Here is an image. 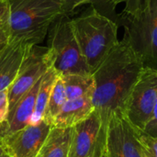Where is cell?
<instances>
[{
    "mask_svg": "<svg viewBox=\"0 0 157 157\" xmlns=\"http://www.w3.org/2000/svg\"><path fill=\"white\" fill-rule=\"evenodd\" d=\"M143 68L140 58L122 39L93 72V104L106 127L114 112L123 110Z\"/></svg>",
    "mask_w": 157,
    "mask_h": 157,
    "instance_id": "1",
    "label": "cell"
},
{
    "mask_svg": "<svg viewBox=\"0 0 157 157\" xmlns=\"http://www.w3.org/2000/svg\"><path fill=\"white\" fill-rule=\"evenodd\" d=\"M71 21L82 54L93 74L120 42L119 24L93 6L71 18Z\"/></svg>",
    "mask_w": 157,
    "mask_h": 157,
    "instance_id": "2",
    "label": "cell"
},
{
    "mask_svg": "<svg viewBox=\"0 0 157 157\" xmlns=\"http://www.w3.org/2000/svg\"><path fill=\"white\" fill-rule=\"evenodd\" d=\"M9 42L39 45L52 24L63 16L62 0H8Z\"/></svg>",
    "mask_w": 157,
    "mask_h": 157,
    "instance_id": "3",
    "label": "cell"
},
{
    "mask_svg": "<svg viewBox=\"0 0 157 157\" xmlns=\"http://www.w3.org/2000/svg\"><path fill=\"white\" fill-rule=\"evenodd\" d=\"M117 23L144 67L157 72V0H142L134 12L118 15Z\"/></svg>",
    "mask_w": 157,
    "mask_h": 157,
    "instance_id": "4",
    "label": "cell"
},
{
    "mask_svg": "<svg viewBox=\"0 0 157 157\" xmlns=\"http://www.w3.org/2000/svg\"><path fill=\"white\" fill-rule=\"evenodd\" d=\"M52 68L58 75H92L76 40L69 16L59 17L48 31Z\"/></svg>",
    "mask_w": 157,
    "mask_h": 157,
    "instance_id": "5",
    "label": "cell"
},
{
    "mask_svg": "<svg viewBox=\"0 0 157 157\" xmlns=\"http://www.w3.org/2000/svg\"><path fill=\"white\" fill-rule=\"evenodd\" d=\"M156 97L157 72L144 67L122 110L132 126L144 132L152 118Z\"/></svg>",
    "mask_w": 157,
    "mask_h": 157,
    "instance_id": "6",
    "label": "cell"
},
{
    "mask_svg": "<svg viewBox=\"0 0 157 157\" xmlns=\"http://www.w3.org/2000/svg\"><path fill=\"white\" fill-rule=\"evenodd\" d=\"M50 68H52V58L48 47L31 46L20 65L14 82L8 87L10 109Z\"/></svg>",
    "mask_w": 157,
    "mask_h": 157,
    "instance_id": "7",
    "label": "cell"
},
{
    "mask_svg": "<svg viewBox=\"0 0 157 157\" xmlns=\"http://www.w3.org/2000/svg\"><path fill=\"white\" fill-rule=\"evenodd\" d=\"M107 129L99 114H92L73 127L68 157H102L106 152Z\"/></svg>",
    "mask_w": 157,
    "mask_h": 157,
    "instance_id": "8",
    "label": "cell"
},
{
    "mask_svg": "<svg viewBox=\"0 0 157 157\" xmlns=\"http://www.w3.org/2000/svg\"><path fill=\"white\" fill-rule=\"evenodd\" d=\"M140 130L131 124L122 111L114 112L107 129L108 157H144L139 138Z\"/></svg>",
    "mask_w": 157,
    "mask_h": 157,
    "instance_id": "9",
    "label": "cell"
},
{
    "mask_svg": "<svg viewBox=\"0 0 157 157\" xmlns=\"http://www.w3.org/2000/svg\"><path fill=\"white\" fill-rule=\"evenodd\" d=\"M52 128L44 121L38 125L29 124L0 138V143L11 157H38Z\"/></svg>",
    "mask_w": 157,
    "mask_h": 157,
    "instance_id": "10",
    "label": "cell"
},
{
    "mask_svg": "<svg viewBox=\"0 0 157 157\" xmlns=\"http://www.w3.org/2000/svg\"><path fill=\"white\" fill-rule=\"evenodd\" d=\"M30 47L21 41H13L0 51V91L12 85Z\"/></svg>",
    "mask_w": 157,
    "mask_h": 157,
    "instance_id": "11",
    "label": "cell"
},
{
    "mask_svg": "<svg viewBox=\"0 0 157 157\" xmlns=\"http://www.w3.org/2000/svg\"><path fill=\"white\" fill-rule=\"evenodd\" d=\"M94 110L93 96L67 99L58 115L55 117L52 126L61 129L72 128L88 118Z\"/></svg>",
    "mask_w": 157,
    "mask_h": 157,
    "instance_id": "12",
    "label": "cell"
},
{
    "mask_svg": "<svg viewBox=\"0 0 157 157\" xmlns=\"http://www.w3.org/2000/svg\"><path fill=\"white\" fill-rule=\"evenodd\" d=\"M73 127H52L38 157H68Z\"/></svg>",
    "mask_w": 157,
    "mask_h": 157,
    "instance_id": "13",
    "label": "cell"
},
{
    "mask_svg": "<svg viewBox=\"0 0 157 157\" xmlns=\"http://www.w3.org/2000/svg\"><path fill=\"white\" fill-rule=\"evenodd\" d=\"M57 77L58 74L52 68H50L42 76L36 97L34 111L29 121V125H38L43 121L45 109Z\"/></svg>",
    "mask_w": 157,
    "mask_h": 157,
    "instance_id": "14",
    "label": "cell"
},
{
    "mask_svg": "<svg viewBox=\"0 0 157 157\" xmlns=\"http://www.w3.org/2000/svg\"><path fill=\"white\" fill-rule=\"evenodd\" d=\"M61 77L64 84L67 99L93 96L95 82L92 75H67Z\"/></svg>",
    "mask_w": 157,
    "mask_h": 157,
    "instance_id": "15",
    "label": "cell"
},
{
    "mask_svg": "<svg viewBox=\"0 0 157 157\" xmlns=\"http://www.w3.org/2000/svg\"><path fill=\"white\" fill-rule=\"evenodd\" d=\"M66 100H67V96H66L64 84H63L62 77L58 75L54 83V86L52 87V91L48 105L45 109L43 121L52 125V122L55 117L58 115V113L62 109Z\"/></svg>",
    "mask_w": 157,
    "mask_h": 157,
    "instance_id": "16",
    "label": "cell"
},
{
    "mask_svg": "<svg viewBox=\"0 0 157 157\" xmlns=\"http://www.w3.org/2000/svg\"><path fill=\"white\" fill-rule=\"evenodd\" d=\"M10 21L8 0H0V51L9 42Z\"/></svg>",
    "mask_w": 157,
    "mask_h": 157,
    "instance_id": "17",
    "label": "cell"
},
{
    "mask_svg": "<svg viewBox=\"0 0 157 157\" xmlns=\"http://www.w3.org/2000/svg\"><path fill=\"white\" fill-rule=\"evenodd\" d=\"M141 2L142 0H100L98 6L96 8L99 12H101V10H105L109 13H113L117 5L121 3H125V7L122 12L126 14H131L140 6Z\"/></svg>",
    "mask_w": 157,
    "mask_h": 157,
    "instance_id": "18",
    "label": "cell"
},
{
    "mask_svg": "<svg viewBox=\"0 0 157 157\" xmlns=\"http://www.w3.org/2000/svg\"><path fill=\"white\" fill-rule=\"evenodd\" d=\"M139 138L144 157H157V137H152L140 131Z\"/></svg>",
    "mask_w": 157,
    "mask_h": 157,
    "instance_id": "19",
    "label": "cell"
},
{
    "mask_svg": "<svg viewBox=\"0 0 157 157\" xmlns=\"http://www.w3.org/2000/svg\"><path fill=\"white\" fill-rule=\"evenodd\" d=\"M63 2V16H69L83 6L89 5L97 7L100 0H62Z\"/></svg>",
    "mask_w": 157,
    "mask_h": 157,
    "instance_id": "20",
    "label": "cell"
},
{
    "mask_svg": "<svg viewBox=\"0 0 157 157\" xmlns=\"http://www.w3.org/2000/svg\"><path fill=\"white\" fill-rule=\"evenodd\" d=\"M9 110L8 89H4L0 91V125L7 121Z\"/></svg>",
    "mask_w": 157,
    "mask_h": 157,
    "instance_id": "21",
    "label": "cell"
},
{
    "mask_svg": "<svg viewBox=\"0 0 157 157\" xmlns=\"http://www.w3.org/2000/svg\"><path fill=\"white\" fill-rule=\"evenodd\" d=\"M144 132L152 136V137H157V97L155 103V108L153 111L152 118L148 124L146 125L145 129L144 130Z\"/></svg>",
    "mask_w": 157,
    "mask_h": 157,
    "instance_id": "22",
    "label": "cell"
},
{
    "mask_svg": "<svg viewBox=\"0 0 157 157\" xmlns=\"http://www.w3.org/2000/svg\"><path fill=\"white\" fill-rule=\"evenodd\" d=\"M0 157H11L7 154V152L6 151L4 146L1 144V143H0Z\"/></svg>",
    "mask_w": 157,
    "mask_h": 157,
    "instance_id": "23",
    "label": "cell"
},
{
    "mask_svg": "<svg viewBox=\"0 0 157 157\" xmlns=\"http://www.w3.org/2000/svg\"><path fill=\"white\" fill-rule=\"evenodd\" d=\"M102 157H108V156H107V155H106V154H105V155H104Z\"/></svg>",
    "mask_w": 157,
    "mask_h": 157,
    "instance_id": "24",
    "label": "cell"
}]
</instances>
